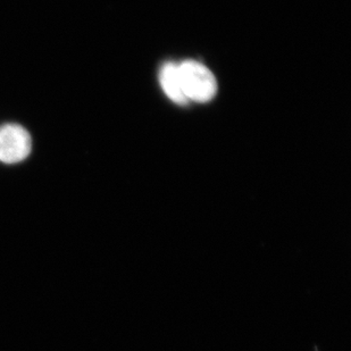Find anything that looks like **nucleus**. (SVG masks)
I'll list each match as a JSON object with an SVG mask.
<instances>
[{"mask_svg":"<svg viewBox=\"0 0 351 351\" xmlns=\"http://www.w3.org/2000/svg\"><path fill=\"white\" fill-rule=\"evenodd\" d=\"M32 150L30 133L19 124L0 126V162L16 164L23 162Z\"/></svg>","mask_w":351,"mask_h":351,"instance_id":"f03ea898","label":"nucleus"},{"mask_svg":"<svg viewBox=\"0 0 351 351\" xmlns=\"http://www.w3.org/2000/svg\"><path fill=\"white\" fill-rule=\"evenodd\" d=\"M179 73L186 99L208 103L216 96L217 81L208 67L195 60H184L179 64Z\"/></svg>","mask_w":351,"mask_h":351,"instance_id":"f257e3e1","label":"nucleus"},{"mask_svg":"<svg viewBox=\"0 0 351 351\" xmlns=\"http://www.w3.org/2000/svg\"><path fill=\"white\" fill-rule=\"evenodd\" d=\"M159 81L166 96L169 99L178 104V105H186L189 100L183 93L181 79H180L179 64L166 63L162 65L160 73H159Z\"/></svg>","mask_w":351,"mask_h":351,"instance_id":"7ed1b4c3","label":"nucleus"}]
</instances>
